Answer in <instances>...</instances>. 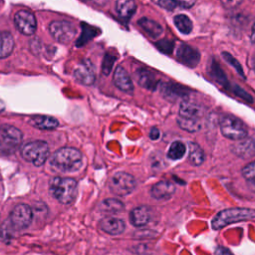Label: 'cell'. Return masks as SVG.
I'll list each match as a JSON object with an SVG mask.
<instances>
[{
	"instance_id": "cell-22",
	"label": "cell",
	"mask_w": 255,
	"mask_h": 255,
	"mask_svg": "<svg viewBox=\"0 0 255 255\" xmlns=\"http://www.w3.org/2000/svg\"><path fill=\"white\" fill-rule=\"evenodd\" d=\"M137 24L151 38H157L163 32V28L161 27V25L159 23H157L156 21H154L152 19L146 18V17L140 18L138 20Z\"/></svg>"
},
{
	"instance_id": "cell-8",
	"label": "cell",
	"mask_w": 255,
	"mask_h": 255,
	"mask_svg": "<svg viewBox=\"0 0 255 255\" xmlns=\"http://www.w3.org/2000/svg\"><path fill=\"white\" fill-rule=\"evenodd\" d=\"M49 32L57 42L68 44L76 37L77 29L74 24L69 21L56 20L49 24Z\"/></svg>"
},
{
	"instance_id": "cell-37",
	"label": "cell",
	"mask_w": 255,
	"mask_h": 255,
	"mask_svg": "<svg viewBox=\"0 0 255 255\" xmlns=\"http://www.w3.org/2000/svg\"><path fill=\"white\" fill-rule=\"evenodd\" d=\"M234 93H235L237 96L243 98V100H246V101H248V102H252V98H251L244 90L240 89L239 87H236V86H235V88H234Z\"/></svg>"
},
{
	"instance_id": "cell-16",
	"label": "cell",
	"mask_w": 255,
	"mask_h": 255,
	"mask_svg": "<svg viewBox=\"0 0 255 255\" xmlns=\"http://www.w3.org/2000/svg\"><path fill=\"white\" fill-rule=\"evenodd\" d=\"M114 83L115 86L125 92V93H132L133 84L128 73V71L123 66H118L114 73Z\"/></svg>"
},
{
	"instance_id": "cell-14",
	"label": "cell",
	"mask_w": 255,
	"mask_h": 255,
	"mask_svg": "<svg viewBox=\"0 0 255 255\" xmlns=\"http://www.w3.org/2000/svg\"><path fill=\"white\" fill-rule=\"evenodd\" d=\"M0 134L4 142L11 146L19 145L23 138V133L18 128L7 124L0 126Z\"/></svg>"
},
{
	"instance_id": "cell-6",
	"label": "cell",
	"mask_w": 255,
	"mask_h": 255,
	"mask_svg": "<svg viewBox=\"0 0 255 255\" xmlns=\"http://www.w3.org/2000/svg\"><path fill=\"white\" fill-rule=\"evenodd\" d=\"M220 130L222 134L232 140H240L247 136L246 125L235 116L226 115L220 119Z\"/></svg>"
},
{
	"instance_id": "cell-28",
	"label": "cell",
	"mask_w": 255,
	"mask_h": 255,
	"mask_svg": "<svg viewBox=\"0 0 255 255\" xmlns=\"http://www.w3.org/2000/svg\"><path fill=\"white\" fill-rule=\"evenodd\" d=\"M185 152H186L185 145L181 141L175 140L170 144L167 150V157L172 160H177L182 158Z\"/></svg>"
},
{
	"instance_id": "cell-3",
	"label": "cell",
	"mask_w": 255,
	"mask_h": 255,
	"mask_svg": "<svg viewBox=\"0 0 255 255\" xmlns=\"http://www.w3.org/2000/svg\"><path fill=\"white\" fill-rule=\"evenodd\" d=\"M50 192L60 203L71 204L77 197L78 184L74 178L56 176L50 181Z\"/></svg>"
},
{
	"instance_id": "cell-23",
	"label": "cell",
	"mask_w": 255,
	"mask_h": 255,
	"mask_svg": "<svg viewBox=\"0 0 255 255\" xmlns=\"http://www.w3.org/2000/svg\"><path fill=\"white\" fill-rule=\"evenodd\" d=\"M15 42L12 34L8 31L0 32V59L10 56L14 50Z\"/></svg>"
},
{
	"instance_id": "cell-32",
	"label": "cell",
	"mask_w": 255,
	"mask_h": 255,
	"mask_svg": "<svg viewBox=\"0 0 255 255\" xmlns=\"http://www.w3.org/2000/svg\"><path fill=\"white\" fill-rule=\"evenodd\" d=\"M222 56H223V58L225 59V61L226 62H228L231 66H233L234 67V69L237 71V73L240 75V76H244V72H243V70H242V68H241V65L239 64V62L231 55V54H229V53H227V52H223L222 53Z\"/></svg>"
},
{
	"instance_id": "cell-20",
	"label": "cell",
	"mask_w": 255,
	"mask_h": 255,
	"mask_svg": "<svg viewBox=\"0 0 255 255\" xmlns=\"http://www.w3.org/2000/svg\"><path fill=\"white\" fill-rule=\"evenodd\" d=\"M134 79L139 86L150 91L155 90L156 84L158 83L155 75L144 68H138L135 71Z\"/></svg>"
},
{
	"instance_id": "cell-40",
	"label": "cell",
	"mask_w": 255,
	"mask_h": 255,
	"mask_svg": "<svg viewBox=\"0 0 255 255\" xmlns=\"http://www.w3.org/2000/svg\"><path fill=\"white\" fill-rule=\"evenodd\" d=\"M149 137H150V139H152V140H155V139H157V138L159 137V130H158L157 128H152L150 129V131H149Z\"/></svg>"
},
{
	"instance_id": "cell-2",
	"label": "cell",
	"mask_w": 255,
	"mask_h": 255,
	"mask_svg": "<svg viewBox=\"0 0 255 255\" xmlns=\"http://www.w3.org/2000/svg\"><path fill=\"white\" fill-rule=\"evenodd\" d=\"M83 162L81 151L75 147H62L55 151L51 164L62 172H75L80 169Z\"/></svg>"
},
{
	"instance_id": "cell-34",
	"label": "cell",
	"mask_w": 255,
	"mask_h": 255,
	"mask_svg": "<svg viewBox=\"0 0 255 255\" xmlns=\"http://www.w3.org/2000/svg\"><path fill=\"white\" fill-rule=\"evenodd\" d=\"M114 62H115V57L111 56V55H106L105 57V60H104V63H103V73L105 75H109L111 70H112V67L114 65Z\"/></svg>"
},
{
	"instance_id": "cell-7",
	"label": "cell",
	"mask_w": 255,
	"mask_h": 255,
	"mask_svg": "<svg viewBox=\"0 0 255 255\" xmlns=\"http://www.w3.org/2000/svg\"><path fill=\"white\" fill-rule=\"evenodd\" d=\"M110 190L118 196H126L130 194L136 187L134 177L124 171L116 172L109 181Z\"/></svg>"
},
{
	"instance_id": "cell-4",
	"label": "cell",
	"mask_w": 255,
	"mask_h": 255,
	"mask_svg": "<svg viewBox=\"0 0 255 255\" xmlns=\"http://www.w3.org/2000/svg\"><path fill=\"white\" fill-rule=\"evenodd\" d=\"M255 218V209L245 207H232L219 211L211 221V227L219 230L226 225L251 220Z\"/></svg>"
},
{
	"instance_id": "cell-19",
	"label": "cell",
	"mask_w": 255,
	"mask_h": 255,
	"mask_svg": "<svg viewBox=\"0 0 255 255\" xmlns=\"http://www.w3.org/2000/svg\"><path fill=\"white\" fill-rule=\"evenodd\" d=\"M100 228L110 235H119L125 231L126 224L120 218L114 216H107L101 220Z\"/></svg>"
},
{
	"instance_id": "cell-38",
	"label": "cell",
	"mask_w": 255,
	"mask_h": 255,
	"mask_svg": "<svg viewBox=\"0 0 255 255\" xmlns=\"http://www.w3.org/2000/svg\"><path fill=\"white\" fill-rule=\"evenodd\" d=\"M177 5L180 8H190L196 2V0H176Z\"/></svg>"
},
{
	"instance_id": "cell-12",
	"label": "cell",
	"mask_w": 255,
	"mask_h": 255,
	"mask_svg": "<svg viewBox=\"0 0 255 255\" xmlns=\"http://www.w3.org/2000/svg\"><path fill=\"white\" fill-rule=\"evenodd\" d=\"M176 58L181 64L189 68H195L200 61V54L193 47L187 44H180L176 52Z\"/></svg>"
},
{
	"instance_id": "cell-17",
	"label": "cell",
	"mask_w": 255,
	"mask_h": 255,
	"mask_svg": "<svg viewBox=\"0 0 255 255\" xmlns=\"http://www.w3.org/2000/svg\"><path fill=\"white\" fill-rule=\"evenodd\" d=\"M161 94L168 101H176L178 99H184L188 92L187 89L179 84L164 83L161 85Z\"/></svg>"
},
{
	"instance_id": "cell-1",
	"label": "cell",
	"mask_w": 255,
	"mask_h": 255,
	"mask_svg": "<svg viewBox=\"0 0 255 255\" xmlns=\"http://www.w3.org/2000/svg\"><path fill=\"white\" fill-rule=\"evenodd\" d=\"M203 108L197 102L183 99L179 106L177 124L178 126L188 131L195 132L201 128V119L203 117Z\"/></svg>"
},
{
	"instance_id": "cell-5",
	"label": "cell",
	"mask_w": 255,
	"mask_h": 255,
	"mask_svg": "<svg viewBox=\"0 0 255 255\" xmlns=\"http://www.w3.org/2000/svg\"><path fill=\"white\" fill-rule=\"evenodd\" d=\"M22 157L35 166L43 165L49 156V145L44 140L29 141L21 148Z\"/></svg>"
},
{
	"instance_id": "cell-26",
	"label": "cell",
	"mask_w": 255,
	"mask_h": 255,
	"mask_svg": "<svg viewBox=\"0 0 255 255\" xmlns=\"http://www.w3.org/2000/svg\"><path fill=\"white\" fill-rule=\"evenodd\" d=\"M188 161L195 166L204 161V152L196 142L190 141L188 143Z\"/></svg>"
},
{
	"instance_id": "cell-30",
	"label": "cell",
	"mask_w": 255,
	"mask_h": 255,
	"mask_svg": "<svg viewBox=\"0 0 255 255\" xmlns=\"http://www.w3.org/2000/svg\"><path fill=\"white\" fill-rule=\"evenodd\" d=\"M208 71H209V74L210 76L217 82L219 83L220 85H226L228 84V81L224 75V73L222 72V70L220 69V67L212 60L210 62V65L208 67Z\"/></svg>"
},
{
	"instance_id": "cell-44",
	"label": "cell",
	"mask_w": 255,
	"mask_h": 255,
	"mask_svg": "<svg viewBox=\"0 0 255 255\" xmlns=\"http://www.w3.org/2000/svg\"><path fill=\"white\" fill-rule=\"evenodd\" d=\"M5 110V103L3 102V100L0 99V113L3 112Z\"/></svg>"
},
{
	"instance_id": "cell-18",
	"label": "cell",
	"mask_w": 255,
	"mask_h": 255,
	"mask_svg": "<svg viewBox=\"0 0 255 255\" xmlns=\"http://www.w3.org/2000/svg\"><path fill=\"white\" fill-rule=\"evenodd\" d=\"M151 219V210L148 206H137L130 211L129 221L134 227H143Z\"/></svg>"
},
{
	"instance_id": "cell-43",
	"label": "cell",
	"mask_w": 255,
	"mask_h": 255,
	"mask_svg": "<svg viewBox=\"0 0 255 255\" xmlns=\"http://www.w3.org/2000/svg\"><path fill=\"white\" fill-rule=\"evenodd\" d=\"M251 66H252V69L254 70V72H255V54L252 56V58H251Z\"/></svg>"
},
{
	"instance_id": "cell-42",
	"label": "cell",
	"mask_w": 255,
	"mask_h": 255,
	"mask_svg": "<svg viewBox=\"0 0 255 255\" xmlns=\"http://www.w3.org/2000/svg\"><path fill=\"white\" fill-rule=\"evenodd\" d=\"M98 5H105L109 0H93Z\"/></svg>"
},
{
	"instance_id": "cell-15",
	"label": "cell",
	"mask_w": 255,
	"mask_h": 255,
	"mask_svg": "<svg viewBox=\"0 0 255 255\" xmlns=\"http://www.w3.org/2000/svg\"><path fill=\"white\" fill-rule=\"evenodd\" d=\"M175 191V185L168 180H161L152 185L150 195L156 200L169 199Z\"/></svg>"
},
{
	"instance_id": "cell-29",
	"label": "cell",
	"mask_w": 255,
	"mask_h": 255,
	"mask_svg": "<svg viewBox=\"0 0 255 255\" xmlns=\"http://www.w3.org/2000/svg\"><path fill=\"white\" fill-rule=\"evenodd\" d=\"M15 231L16 229L14 228L10 220L9 219L4 220L0 226V239L5 243H9L13 239Z\"/></svg>"
},
{
	"instance_id": "cell-13",
	"label": "cell",
	"mask_w": 255,
	"mask_h": 255,
	"mask_svg": "<svg viewBox=\"0 0 255 255\" xmlns=\"http://www.w3.org/2000/svg\"><path fill=\"white\" fill-rule=\"evenodd\" d=\"M231 150L240 158H251L255 155V140L251 137H244L237 140V142L231 146Z\"/></svg>"
},
{
	"instance_id": "cell-36",
	"label": "cell",
	"mask_w": 255,
	"mask_h": 255,
	"mask_svg": "<svg viewBox=\"0 0 255 255\" xmlns=\"http://www.w3.org/2000/svg\"><path fill=\"white\" fill-rule=\"evenodd\" d=\"M220 2L226 9H234L241 4L242 0H220Z\"/></svg>"
},
{
	"instance_id": "cell-41",
	"label": "cell",
	"mask_w": 255,
	"mask_h": 255,
	"mask_svg": "<svg viewBox=\"0 0 255 255\" xmlns=\"http://www.w3.org/2000/svg\"><path fill=\"white\" fill-rule=\"evenodd\" d=\"M250 41L252 43H255V24L252 27V32H251V36H250Z\"/></svg>"
},
{
	"instance_id": "cell-27",
	"label": "cell",
	"mask_w": 255,
	"mask_h": 255,
	"mask_svg": "<svg viewBox=\"0 0 255 255\" xmlns=\"http://www.w3.org/2000/svg\"><path fill=\"white\" fill-rule=\"evenodd\" d=\"M173 23L177 30L182 34H189L192 31V22L190 18L184 14H178L174 16Z\"/></svg>"
},
{
	"instance_id": "cell-25",
	"label": "cell",
	"mask_w": 255,
	"mask_h": 255,
	"mask_svg": "<svg viewBox=\"0 0 255 255\" xmlns=\"http://www.w3.org/2000/svg\"><path fill=\"white\" fill-rule=\"evenodd\" d=\"M125 209L124 203L116 198H107L100 203V210L105 213H119Z\"/></svg>"
},
{
	"instance_id": "cell-24",
	"label": "cell",
	"mask_w": 255,
	"mask_h": 255,
	"mask_svg": "<svg viewBox=\"0 0 255 255\" xmlns=\"http://www.w3.org/2000/svg\"><path fill=\"white\" fill-rule=\"evenodd\" d=\"M136 5L134 0H117L116 11L125 20L129 19L135 12Z\"/></svg>"
},
{
	"instance_id": "cell-39",
	"label": "cell",
	"mask_w": 255,
	"mask_h": 255,
	"mask_svg": "<svg viewBox=\"0 0 255 255\" xmlns=\"http://www.w3.org/2000/svg\"><path fill=\"white\" fill-rule=\"evenodd\" d=\"M215 255H233V254L229 249H227L223 246H219L215 250Z\"/></svg>"
},
{
	"instance_id": "cell-10",
	"label": "cell",
	"mask_w": 255,
	"mask_h": 255,
	"mask_svg": "<svg viewBox=\"0 0 255 255\" xmlns=\"http://www.w3.org/2000/svg\"><path fill=\"white\" fill-rule=\"evenodd\" d=\"M14 24L17 30L26 36H32L37 29L35 15L27 10H20L15 14Z\"/></svg>"
},
{
	"instance_id": "cell-33",
	"label": "cell",
	"mask_w": 255,
	"mask_h": 255,
	"mask_svg": "<svg viewBox=\"0 0 255 255\" xmlns=\"http://www.w3.org/2000/svg\"><path fill=\"white\" fill-rule=\"evenodd\" d=\"M151 1L157 6L168 11H172L178 7L176 0H151Z\"/></svg>"
},
{
	"instance_id": "cell-35",
	"label": "cell",
	"mask_w": 255,
	"mask_h": 255,
	"mask_svg": "<svg viewBox=\"0 0 255 255\" xmlns=\"http://www.w3.org/2000/svg\"><path fill=\"white\" fill-rule=\"evenodd\" d=\"M156 47L162 52V53H169L172 51L173 44L170 41L167 40H161L156 43Z\"/></svg>"
},
{
	"instance_id": "cell-21",
	"label": "cell",
	"mask_w": 255,
	"mask_h": 255,
	"mask_svg": "<svg viewBox=\"0 0 255 255\" xmlns=\"http://www.w3.org/2000/svg\"><path fill=\"white\" fill-rule=\"evenodd\" d=\"M29 124L40 129H54L59 127V121L56 118L43 115H36L31 117Z\"/></svg>"
},
{
	"instance_id": "cell-31",
	"label": "cell",
	"mask_w": 255,
	"mask_h": 255,
	"mask_svg": "<svg viewBox=\"0 0 255 255\" xmlns=\"http://www.w3.org/2000/svg\"><path fill=\"white\" fill-rule=\"evenodd\" d=\"M242 175L243 177L251 182V183H254L255 184V160L254 161H251L250 163L246 164L243 168H242Z\"/></svg>"
},
{
	"instance_id": "cell-9",
	"label": "cell",
	"mask_w": 255,
	"mask_h": 255,
	"mask_svg": "<svg viewBox=\"0 0 255 255\" xmlns=\"http://www.w3.org/2000/svg\"><path fill=\"white\" fill-rule=\"evenodd\" d=\"M32 209L29 205L20 203L17 204L11 211L9 220L16 230L27 228L32 221Z\"/></svg>"
},
{
	"instance_id": "cell-11",
	"label": "cell",
	"mask_w": 255,
	"mask_h": 255,
	"mask_svg": "<svg viewBox=\"0 0 255 255\" xmlns=\"http://www.w3.org/2000/svg\"><path fill=\"white\" fill-rule=\"evenodd\" d=\"M75 79L85 86H91L96 80L94 65L90 60H83L74 70Z\"/></svg>"
}]
</instances>
